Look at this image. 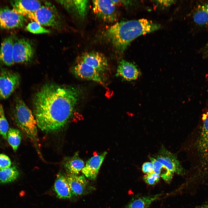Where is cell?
<instances>
[{
	"label": "cell",
	"mask_w": 208,
	"mask_h": 208,
	"mask_svg": "<svg viewBox=\"0 0 208 208\" xmlns=\"http://www.w3.org/2000/svg\"><path fill=\"white\" fill-rule=\"evenodd\" d=\"M142 170L143 172L146 174L154 172V167L153 163L151 162H145L142 165Z\"/></svg>",
	"instance_id": "obj_30"
},
{
	"label": "cell",
	"mask_w": 208,
	"mask_h": 208,
	"mask_svg": "<svg viewBox=\"0 0 208 208\" xmlns=\"http://www.w3.org/2000/svg\"><path fill=\"white\" fill-rule=\"evenodd\" d=\"M113 2L116 5L118 3L122 4L125 6H128L131 3V1L126 0H112Z\"/></svg>",
	"instance_id": "obj_32"
},
{
	"label": "cell",
	"mask_w": 208,
	"mask_h": 208,
	"mask_svg": "<svg viewBox=\"0 0 208 208\" xmlns=\"http://www.w3.org/2000/svg\"><path fill=\"white\" fill-rule=\"evenodd\" d=\"M140 75V72L135 65L123 59L120 62L116 73V76L128 81L137 79Z\"/></svg>",
	"instance_id": "obj_16"
},
{
	"label": "cell",
	"mask_w": 208,
	"mask_h": 208,
	"mask_svg": "<svg viewBox=\"0 0 208 208\" xmlns=\"http://www.w3.org/2000/svg\"><path fill=\"white\" fill-rule=\"evenodd\" d=\"M8 130L9 125L5 115L3 108L0 104V134L5 140L7 139Z\"/></svg>",
	"instance_id": "obj_26"
},
{
	"label": "cell",
	"mask_w": 208,
	"mask_h": 208,
	"mask_svg": "<svg viewBox=\"0 0 208 208\" xmlns=\"http://www.w3.org/2000/svg\"><path fill=\"white\" fill-rule=\"evenodd\" d=\"M72 72L79 79L93 81L102 85L105 84V76L81 60L74 66Z\"/></svg>",
	"instance_id": "obj_10"
},
{
	"label": "cell",
	"mask_w": 208,
	"mask_h": 208,
	"mask_svg": "<svg viewBox=\"0 0 208 208\" xmlns=\"http://www.w3.org/2000/svg\"><path fill=\"white\" fill-rule=\"evenodd\" d=\"M7 139L13 150L16 151L20 144L22 139V135L20 131L15 128H10L7 133Z\"/></svg>",
	"instance_id": "obj_25"
},
{
	"label": "cell",
	"mask_w": 208,
	"mask_h": 208,
	"mask_svg": "<svg viewBox=\"0 0 208 208\" xmlns=\"http://www.w3.org/2000/svg\"><path fill=\"white\" fill-rule=\"evenodd\" d=\"M92 5L94 14L104 21L112 22L116 19L117 10L112 0H93Z\"/></svg>",
	"instance_id": "obj_9"
},
{
	"label": "cell",
	"mask_w": 208,
	"mask_h": 208,
	"mask_svg": "<svg viewBox=\"0 0 208 208\" xmlns=\"http://www.w3.org/2000/svg\"><path fill=\"white\" fill-rule=\"evenodd\" d=\"M56 1L70 14L79 19H83L87 14L89 4L88 0H57Z\"/></svg>",
	"instance_id": "obj_13"
},
{
	"label": "cell",
	"mask_w": 208,
	"mask_h": 208,
	"mask_svg": "<svg viewBox=\"0 0 208 208\" xmlns=\"http://www.w3.org/2000/svg\"><path fill=\"white\" fill-rule=\"evenodd\" d=\"M81 90L78 87L47 84L36 93L33 101L37 127L46 133L60 131L72 118Z\"/></svg>",
	"instance_id": "obj_1"
},
{
	"label": "cell",
	"mask_w": 208,
	"mask_h": 208,
	"mask_svg": "<svg viewBox=\"0 0 208 208\" xmlns=\"http://www.w3.org/2000/svg\"><path fill=\"white\" fill-rule=\"evenodd\" d=\"M196 208H208V200L206 201L200 205L197 206Z\"/></svg>",
	"instance_id": "obj_33"
},
{
	"label": "cell",
	"mask_w": 208,
	"mask_h": 208,
	"mask_svg": "<svg viewBox=\"0 0 208 208\" xmlns=\"http://www.w3.org/2000/svg\"><path fill=\"white\" fill-rule=\"evenodd\" d=\"M34 55L33 47L29 40L21 38L14 41L13 51L14 64L28 62L32 59Z\"/></svg>",
	"instance_id": "obj_8"
},
{
	"label": "cell",
	"mask_w": 208,
	"mask_h": 208,
	"mask_svg": "<svg viewBox=\"0 0 208 208\" xmlns=\"http://www.w3.org/2000/svg\"><path fill=\"white\" fill-rule=\"evenodd\" d=\"M28 18L41 25L51 27L57 29L62 28V19L54 5L46 1Z\"/></svg>",
	"instance_id": "obj_5"
},
{
	"label": "cell",
	"mask_w": 208,
	"mask_h": 208,
	"mask_svg": "<svg viewBox=\"0 0 208 208\" xmlns=\"http://www.w3.org/2000/svg\"><path fill=\"white\" fill-rule=\"evenodd\" d=\"M175 1L173 0H159L156 1L159 4L164 6H168L173 3Z\"/></svg>",
	"instance_id": "obj_31"
},
{
	"label": "cell",
	"mask_w": 208,
	"mask_h": 208,
	"mask_svg": "<svg viewBox=\"0 0 208 208\" xmlns=\"http://www.w3.org/2000/svg\"><path fill=\"white\" fill-rule=\"evenodd\" d=\"M160 176L154 172L148 174H146L143 177L145 182L149 185H154L159 181Z\"/></svg>",
	"instance_id": "obj_28"
},
{
	"label": "cell",
	"mask_w": 208,
	"mask_h": 208,
	"mask_svg": "<svg viewBox=\"0 0 208 208\" xmlns=\"http://www.w3.org/2000/svg\"><path fill=\"white\" fill-rule=\"evenodd\" d=\"M27 18L13 9L7 7L0 8V28L11 29L23 27Z\"/></svg>",
	"instance_id": "obj_7"
},
{
	"label": "cell",
	"mask_w": 208,
	"mask_h": 208,
	"mask_svg": "<svg viewBox=\"0 0 208 208\" xmlns=\"http://www.w3.org/2000/svg\"><path fill=\"white\" fill-rule=\"evenodd\" d=\"M194 22L200 26L208 25V2L199 5L193 15Z\"/></svg>",
	"instance_id": "obj_22"
},
{
	"label": "cell",
	"mask_w": 208,
	"mask_h": 208,
	"mask_svg": "<svg viewBox=\"0 0 208 208\" xmlns=\"http://www.w3.org/2000/svg\"><path fill=\"white\" fill-rule=\"evenodd\" d=\"M20 77L17 73L3 70L0 73V100L8 98L19 86Z\"/></svg>",
	"instance_id": "obj_6"
},
{
	"label": "cell",
	"mask_w": 208,
	"mask_h": 208,
	"mask_svg": "<svg viewBox=\"0 0 208 208\" xmlns=\"http://www.w3.org/2000/svg\"><path fill=\"white\" fill-rule=\"evenodd\" d=\"M11 161L9 157L3 154H0V171L11 166Z\"/></svg>",
	"instance_id": "obj_29"
},
{
	"label": "cell",
	"mask_w": 208,
	"mask_h": 208,
	"mask_svg": "<svg viewBox=\"0 0 208 208\" xmlns=\"http://www.w3.org/2000/svg\"><path fill=\"white\" fill-rule=\"evenodd\" d=\"M54 188L57 196L59 198L69 199L72 196L66 177L61 172L58 173L57 176Z\"/></svg>",
	"instance_id": "obj_18"
},
{
	"label": "cell",
	"mask_w": 208,
	"mask_h": 208,
	"mask_svg": "<svg viewBox=\"0 0 208 208\" xmlns=\"http://www.w3.org/2000/svg\"><path fill=\"white\" fill-rule=\"evenodd\" d=\"M160 196V194H156L138 197L133 199L125 208H149L151 203Z\"/></svg>",
	"instance_id": "obj_21"
},
{
	"label": "cell",
	"mask_w": 208,
	"mask_h": 208,
	"mask_svg": "<svg viewBox=\"0 0 208 208\" xmlns=\"http://www.w3.org/2000/svg\"><path fill=\"white\" fill-rule=\"evenodd\" d=\"M161 27L160 25L144 18L122 21L108 28L103 35L116 51L121 53L136 38L157 30Z\"/></svg>",
	"instance_id": "obj_2"
},
{
	"label": "cell",
	"mask_w": 208,
	"mask_h": 208,
	"mask_svg": "<svg viewBox=\"0 0 208 208\" xmlns=\"http://www.w3.org/2000/svg\"><path fill=\"white\" fill-rule=\"evenodd\" d=\"M65 169L69 174L77 175L84 166L83 161L79 157L78 153L67 157L64 162Z\"/></svg>",
	"instance_id": "obj_20"
},
{
	"label": "cell",
	"mask_w": 208,
	"mask_h": 208,
	"mask_svg": "<svg viewBox=\"0 0 208 208\" xmlns=\"http://www.w3.org/2000/svg\"><path fill=\"white\" fill-rule=\"evenodd\" d=\"M11 3L14 10L27 18L42 5L40 1L35 0H14Z\"/></svg>",
	"instance_id": "obj_15"
},
{
	"label": "cell",
	"mask_w": 208,
	"mask_h": 208,
	"mask_svg": "<svg viewBox=\"0 0 208 208\" xmlns=\"http://www.w3.org/2000/svg\"><path fill=\"white\" fill-rule=\"evenodd\" d=\"M193 144L196 162L194 176L206 179L208 175V100L197 126Z\"/></svg>",
	"instance_id": "obj_3"
},
{
	"label": "cell",
	"mask_w": 208,
	"mask_h": 208,
	"mask_svg": "<svg viewBox=\"0 0 208 208\" xmlns=\"http://www.w3.org/2000/svg\"><path fill=\"white\" fill-rule=\"evenodd\" d=\"M105 76L109 70L107 59L104 55L96 52L86 53L80 60Z\"/></svg>",
	"instance_id": "obj_12"
},
{
	"label": "cell",
	"mask_w": 208,
	"mask_h": 208,
	"mask_svg": "<svg viewBox=\"0 0 208 208\" xmlns=\"http://www.w3.org/2000/svg\"><path fill=\"white\" fill-rule=\"evenodd\" d=\"M19 174L18 169L15 166L0 171V183L5 184L13 182L18 178Z\"/></svg>",
	"instance_id": "obj_24"
},
{
	"label": "cell",
	"mask_w": 208,
	"mask_h": 208,
	"mask_svg": "<svg viewBox=\"0 0 208 208\" xmlns=\"http://www.w3.org/2000/svg\"><path fill=\"white\" fill-rule=\"evenodd\" d=\"M107 153L106 151H104L89 159L81 170L83 175L91 180L95 179Z\"/></svg>",
	"instance_id": "obj_14"
},
{
	"label": "cell",
	"mask_w": 208,
	"mask_h": 208,
	"mask_svg": "<svg viewBox=\"0 0 208 208\" xmlns=\"http://www.w3.org/2000/svg\"><path fill=\"white\" fill-rule=\"evenodd\" d=\"M14 41L12 36H9L3 40L0 48V64L7 66L14 64L13 58Z\"/></svg>",
	"instance_id": "obj_17"
},
{
	"label": "cell",
	"mask_w": 208,
	"mask_h": 208,
	"mask_svg": "<svg viewBox=\"0 0 208 208\" xmlns=\"http://www.w3.org/2000/svg\"><path fill=\"white\" fill-rule=\"evenodd\" d=\"M12 116L16 125L25 135L36 142L38 127L36 119L31 110L20 98L15 100Z\"/></svg>",
	"instance_id": "obj_4"
},
{
	"label": "cell",
	"mask_w": 208,
	"mask_h": 208,
	"mask_svg": "<svg viewBox=\"0 0 208 208\" xmlns=\"http://www.w3.org/2000/svg\"><path fill=\"white\" fill-rule=\"evenodd\" d=\"M149 158L153 166L154 172L158 174L166 182H170L172 177L173 173L156 159L151 157Z\"/></svg>",
	"instance_id": "obj_23"
},
{
	"label": "cell",
	"mask_w": 208,
	"mask_h": 208,
	"mask_svg": "<svg viewBox=\"0 0 208 208\" xmlns=\"http://www.w3.org/2000/svg\"><path fill=\"white\" fill-rule=\"evenodd\" d=\"M26 28L29 32L34 34L48 33L51 32L49 30L43 27L39 23L36 21L29 23Z\"/></svg>",
	"instance_id": "obj_27"
},
{
	"label": "cell",
	"mask_w": 208,
	"mask_h": 208,
	"mask_svg": "<svg viewBox=\"0 0 208 208\" xmlns=\"http://www.w3.org/2000/svg\"><path fill=\"white\" fill-rule=\"evenodd\" d=\"M203 53L205 56L208 57V41L203 49Z\"/></svg>",
	"instance_id": "obj_34"
},
{
	"label": "cell",
	"mask_w": 208,
	"mask_h": 208,
	"mask_svg": "<svg viewBox=\"0 0 208 208\" xmlns=\"http://www.w3.org/2000/svg\"><path fill=\"white\" fill-rule=\"evenodd\" d=\"M157 160L166 167L173 174L181 175L184 171L175 155L163 147L161 148L156 157Z\"/></svg>",
	"instance_id": "obj_11"
},
{
	"label": "cell",
	"mask_w": 208,
	"mask_h": 208,
	"mask_svg": "<svg viewBox=\"0 0 208 208\" xmlns=\"http://www.w3.org/2000/svg\"><path fill=\"white\" fill-rule=\"evenodd\" d=\"M66 177L73 195L78 196L84 192L88 183L84 175L69 174Z\"/></svg>",
	"instance_id": "obj_19"
}]
</instances>
